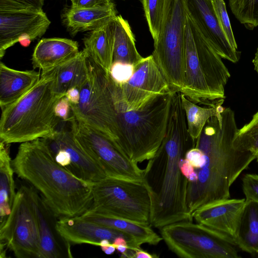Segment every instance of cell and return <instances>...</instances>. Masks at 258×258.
<instances>
[{"instance_id": "obj_3", "label": "cell", "mask_w": 258, "mask_h": 258, "mask_svg": "<svg viewBox=\"0 0 258 258\" xmlns=\"http://www.w3.org/2000/svg\"><path fill=\"white\" fill-rule=\"evenodd\" d=\"M12 164L58 218L81 216L90 207L93 185L58 164L44 139L21 143Z\"/></svg>"}, {"instance_id": "obj_4", "label": "cell", "mask_w": 258, "mask_h": 258, "mask_svg": "<svg viewBox=\"0 0 258 258\" xmlns=\"http://www.w3.org/2000/svg\"><path fill=\"white\" fill-rule=\"evenodd\" d=\"M55 67L42 71L39 81L21 98L2 110L0 139L7 144L47 139L58 131L54 108L63 94L57 92Z\"/></svg>"}, {"instance_id": "obj_42", "label": "cell", "mask_w": 258, "mask_h": 258, "mask_svg": "<svg viewBox=\"0 0 258 258\" xmlns=\"http://www.w3.org/2000/svg\"><path fill=\"white\" fill-rule=\"evenodd\" d=\"M101 248L105 254L108 255L113 254L116 250L115 245L112 243L107 246L102 247Z\"/></svg>"}, {"instance_id": "obj_15", "label": "cell", "mask_w": 258, "mask_h": 258, "mask_svg": "<svg viewBox=\"0 0 258 258\" xmlns=\"http://www.w3.org/2000/svg\"><path fill=\"white\" fill-rule=\"evenodd\" d=\"M28 192L37 218L41 250V258L72 257L71 244L58 232V218L32 186Z\"/></svg>"}, {"instance_id": "obj_22", "label": "cell", "mask_w": 258, "mask_h": 258, "mask_svg": "<svg viewBox=\"0 0 258 258\" xmlns=\"http://www.w3.org/2000/svg\"><path fill=\"white\" fill-rule=\"evenodd\" d=\"M41 74L34 70L19 71L0 63V106L1 109L14 103L28 92L40 80Z\"/></svg>"}, {"instance_id": "obj_30", "label": "cell", "mask_w": 258, "mask_h": 258, "mask_svg": "<svg viewBox=\"0 0 258 258\" xmlns=\"http://www.w3.org/2000/svg\"><path fill=\"white\" fill-rule=\"evenodd\" d=\"M235 18L248 29L258 26V0H228Z\"/></svg>"}, {"instance_id": "obj_21", "label": "cell", "mask_w": 258, "mask_h": 258, "mask_svg": "<svg viewBox=\"0 0 258 258\" xmlns=\"http://www.w3.org/2000/svg\"><path fill=\"white\" fill-rule=\"evenodd\" d=\"M112 2L99 6L75 8L71 7L63 15V22L72 35L79 32L92 31L109 23L116 16Z\"/></svg>"}, {"instance_id": "obj_28", "label": "cell", "mask_w": 258, "mask_h": 258, "mask_svg": "<svg viewBox=\"0 0 258 258\" xmlns=\"http://www.w3.org/2000/svg\"><path fill=\"white\" fill-rule=\"evenodd\" d=\"M181 102L184 110L187 130L192 139L196 140L200 135L208 119L221 114L224 99L218 100L209 105L201 107L190 101L181 93Z\"/></svg>"}, {"instance_id": "obj_25", "label": "cell", "mask_w": 258, "mask_h": 258, "mask_svg": "<svg viewBox=\"0 0 258 258\" xmlns=\"http://www.w3.org/2000/svg\"><path fill=\"white\" fill-rule=\"evenodd\" d=\"M234 242L245 252L258 253V202L245 201L237 222Z\"/></svg>"}, {"instance_id": "obj_20", "label": "cell", "mask_w": 258, "mask_h": 258, "mask_svg": "<svg viewBox=\"0 0 258 258\" xmlns=\"http://www.w3.org/2000/svg\"><path fill=\"white\" fill-rule=\"evenodd\" d=\"M77 41L62 38H43L35 46L32 57L34 69L42 71L56 67L79 52Z\"/></svg>"}, {"instance_id": "obj_23", "label": "cell", "mask_w": 258, "mask_h": 258, "mask_svg": "<svg viewBox=\"0 0 258 258\" xmlns=\"http://www.w3.org/2000/svg\"><path fill=\"white\" fill-rule=\"evenodd\" d=\"M111 21L91 31L84 40L83 49L88 57L109 75L114 48Z\"/></svg>"}, {"instance_id": "obj_9", "label": "cell", "mask_w": 258, "mask_h": 258, "mask_svg": "<svg viewBox=\"0 0 258 258\" xmlns=\"http://www.w3.org/2000/svg\"><path fill=\"white\" fill-rule=\"evenodd\" d=\"M168 248L185 258H237L233 240L202 224L182 221L160 229Z\"/></svg>"}, {"instance_id": "obj_1", "label": "cell", "mask_w": 258, "mask_h": 258, "mask_svg": "<svg viewBox=\"0 0 258 258\" xmlns=\"http://www.w3.org/2000/svg\"><path fill=\"white\" fill-rule=\"evenodd\" d=\"M195 145L187 130L181 95L175 94L165 138L144 171L151 200V226L160 229L177 222L193 221L187 205L188 180L181 172V162Z\"/></svg>"}, {"instance_id": "obj_18", "label": "cell", "mask_w": 258, "mask_h": 258, "mask_svg": "<svg viewBox=\"0 0 258 258\" xmlns=\"http://www.w3.org/2000/svg\"><path fill=\"white\" fill-rule=\"evenodd\" d=\"M56 227L61 236L70 244H90L99 246L102 240L107 239L112 243L119 236L124 237L129 244L128 237L121 232L80 216L58 218Z\"/></svg>"}, {"instance_id": "obj_44", "label": "cell", "mask_w": 258, "mask_h": 258, "mask_svg": "<svg viewBox=\"0 0 258 258\" xmlns=\"http://www.w3.org/2000/svg\"><path fill=\"white\" fill-rule=\"evenodd\" d=\"M256 159V160H257V163H258V155H257Z\"/></svg>"}, {"instance_id": "obj_6", "label": "cell", "mask_w": 258, "mask_h": 258, "mask_svg": "<svg viewBox=\"0 0 258 258\" xmlns=\"http://www.w3.org/2000/svg\"><path fill=\"white\" fill-rule=\"evenodd\" d=\"M87 66L88 77L80 90L79 102L71 105L73 116L117 147V110L111 79L88 57Z\"/></svg>"}, {"instance_id": "obj_38", "label": "cell", "mask_w": 258, "mask_h": 258, "mask_svg": "<svg viewBox=\"0 0 258 258\" xmlns=\"http://www.w3.org/2000/svg\"><path fill=\"white\" fill-rule=\"evenodd\" d=\"M71 7L75 8H89L107 4L112 0H71Z\"/></svg>"}, {"instance_id": "obj_29", "label": "cell", "mask_w": 258, "mask_h": 258, "mask_svg": "<svg viewBox=\"0 0 258 258\" xmlns=\"http://www.w3.org/2000/svg\"><path fill=\"white\" fill-rule=\"evenodd\" d=\"M234 148L258 155V110L250 121L238 129L233 140Z\"/></svg>"}, {"instance_id": "obj_39", "label": "cell", "mask_w": 258, "mask_h": 258, "mask_svg": "<svg viewBox=\"0 0 258 258\" xmlns=\"http://www.w3.org/2000/svg\"><path fill=\"white\" fill-rule=\"evenodd\" d=\"M65 96L68 99L70 105H77L80 100V90L76 87L71 88L66 92Z\"/></svg>"}, {"instance_id": "obj_43", "label": "cell", "mask_w": 258, "mask_h": 258, "mask_svg": "<svg viewBox=\"0 0 258 258\" xmlns=\"http://www.w3.org/2000/svg\"><path fill=\"white\" fill-rule=\"evenodd\" d=\"M252 63L253 64L254 69L258 75V47L252 60Z\"/></svg>"}, {"instance_id": "obj_40", "label": "cell", "mask_w": 258, "mask_h": 258, "mask_svg": "<svg viewBox=\"0 0 258 258\" xmlns=\"http://www.w3.org/2000/svg\"><path fill=\"white\" fill-rule=\"evenodd\" d=\"M181 170L183 175L187 178L195 171L194 167L185 158L181 162Z\"/></svg>"}, {"instance_id": "obj_11", "label": "cell", "mask_w": 258, "mask_h": 258, "mask_svg": "<svg viewBox=\"0 0 258 258\" xmlns=\"http://www.w3.org/2000/svg\"><path fill=\"white\" fill-rule=\"evenodd\" d=\"M68 121L77 141L104 171L107 177L143 180L144 169L130 160L111 141L78 121L73 115Z\"/></svg>"}, {"instance_id": "obj_31", "label": "cell", "mask_w": 258, "mask_h": 258, "mask_svg": "<svg viewBox=\"0 0 258 258\" xmlns=\"http://www.w3.org/2000/svg\"><path fill=\"white\" fill-rule=\"evenodd\" d=\"M167 0H141L152 37L155 42L161 30Z\"/></svg>"}, {"instance_id": "obj_34", "label": "cell", "mask_w": 258, "mask_h": 258, "mask_svg": "<svg viewBox=\"0 0 258 258\" xmlns=\"http://www.w3.org/2000/svg\"><path fill=\"white\" fill-rule=\"evenodd\" d=\"M134 66L120 62L113 63L109 73V76L117 85H120L128 80L134 72Z\"/></svg>"}, {"instance_id": "obj_12", "label": "cell", "mask_w": 258, "mask_h": 258, "mask_svg": "<svg viewBox=\"0 0 258 258\" xmlns=\"http://www.w3.org/2000/svg\"><path fill=\"white\" fill-rule=\"evenodd\" d=\"M134 67L131 77L122 84H116L111 78L116 109L138 110L155 97L173 91L152 54Z\"/></svg>"}, {"instance_id": "obj_36", "label": "cell", "mask_w": 258, "mask_h": 258, "mask_svg": "<svg viewBox=\"0 0 258 258\" xmlns=\"http://www.w3.org/2000/svg\"><path fill=\"white\" fill-rule=\"evenodd\" d=\"M71 110L70 103L66 96L62 97L57 102L54 108L56 115L63 121L69 120Z\"/></svg>"}, {"instance_id": "obj_45", "label": "cell", "mask_w": 258, "mask_h": 258, "mask_svg": "<svg viewBox=\"0 0 258 258\" xmlns=\"http://www.w3.org/2000/svg\"><path fill=\"white\" fill-rule=\"evenodd\" d=\"M70 1H71V0H70Z\"/></svg>"}, {"instance_id": "obj_16", "label": "cell", "mask_w": 258, "mask_h": 258, "mask_svg": "<svg viewBox=\"0 0 258 258\" xmlns=\"http://www.w3.org/2000/svg\"><path fill=\"white\" fill-rule=\"evenodd\" d=\"M43 139L51 151L63 149L68 153L70 166L68 170L77 177L93 185L107 177L78 143L71 129H58L51 137Z\"/></svg>"}, {"instance_id": "obj_32", "label": "cell", "mask_w": 258, "mask_h": 258, "mask_svg": "<svg viewBox=\"0 0 258 258\" xmlns=\"http://www.w3.org/2000/svg\"><path fill=\"white\" fill-rule=\"evenodd\" d=\"M220 26L231 46L238 50L224 0H212Z\"/></svg>"}, {"instance_id": "obj_7", "label": "cell", "mask_w": 258, "mask_h": 258, "mask_svg": "<svg viewBox=\"0 0 258 258\" xmlns=\"http://www.w3.org/2000/svg\"><path fill=\"white\" fill-rule=\"evenodd\" d=\"M92 197L88 212L150 225L151 200L144 180L107 177L93 184Z\"/></svg>"}, {"instance_id": "obj_14", "label": "cell", "mask_w": 258, "mask_h": 258, "mask_svg": "<svg viewBox=\"0 0 258 258\" xmlns=\"http://www.w3.org/2000/svg\"><path fill=\"white\" fill-rule=\"evenodd\" d=\"M186 11L201 33L222 58L237 62L240 51L234 49L224 34L212 0H185Z\"/></svg>"}, {"instance_id": "obj_19", "label": "cell", "mask_w": 258, "mask_h": 258, "mask_svg": "<svg viewBox=\"0 0 258 258\" xmlns=\"http://www.w3.org/2000/svg\"><path fill=\"white\" fill-rule=\"evenodd\" d=\"M80 217L121 232L128 237L129 249L131 250L140 247L145 243L156 245L163 240L161 235H158L150 224L88 211Z\"/></svg>"}, {"instance_id": "obj_13", "label": "cell", "mask_w": 258, "mask_h": 258, "mask_svg": "<svg viewBox=\"0 0 258 258\" xmlns=\"http://www.w3.org/2000/svg\"><path fill=\"white\" fill-rule=\"evenodd\" d=\"M50 24L41 11H0V58L6 50L24 39L33 41L44 35Z\"/></svg>"}, {"instance_id": "obj_26", "label": "cell", "mask_w": 258, "mask_h": 258, "mask_svg": "<svg viewBox=\"0 0 258 258\" xmlns=\"http://www.w3.org/2000/svg\"><path fill=\"white\" fill-rule=\"evenodd\" d=\"M87 57L83 50L73 58L55 67L58 92L65 95L73 87L80 90L88 77Z\"/></svg>"}, {"instance_id": "obj_24", "label": "cell", "mask_w": 258, "mask_h": 258, "mask_svg": "<svg viewBox=\"0 0 258 258\" xmlns=\"http://www.w3.org/2000/svg\"><path fill=\"white\" fill-rule=\"evenodd\" d=\"M114 41L113 63L135 66L143 58L138 51L136 40L128 21L121 15L111 22Z\"/></svg>"}, {"instance_id": "obj_17", "label": "cell", "mask_w": 258, "mask_h": 258, "mask_svg": "<svg viewBox=\"0 0 258 258\" xmlns=\"http://www.w3.org/2000/svg\"><path fill=\"white\" fill-rule=\"evenodd\" d=\"M245 203V199L219 200L196 210L192 216L197 223L222 233L234 242L237 222Z\"/></svg>"}, {"instance_id": "obj_33", "label": "cell", "mask_w": 258, "mask_h": 258, "mask_svg": "<svg viewBox=\"0 0 258 258\" xmlns=\"http://www.w3.org/2000/svg\"><path fill=\"white\" fill-rule=\"evenodd\" d=\"M44 0H0V11H41Z\"/></svg>"}, {"instance_id": "obj_35", "label": "cell", "mask_w": 258, "mask_h": 258, "mask_svg": "<svg viewBox=\"0 0 258 258\" xmlns=\"http://www.w3.org/2000/svg\"><path fill=\"white\" fill-rule=\"evenodd\" d=\"M242 187L245 201L258 202V174H246L244 175Z\"/></svg>"}, {"instance_id": "obj_2", "label": "cell", "mask_w": 258, "mask_h": 258, "mask_svg": "<svg viewBox=\"0 0 258 258\" xmlns=\"http://www.w3.org/2000/svg\"><path fill=\"white\" fill-rule=\"evenodd\" d=\"M238 130L234 112L227 107L208 119L196 140L195 147L202 152L203 159L194 169L196 179L187 184V205L191 216L207 205L230 198L232 184L256 158L249 152L234 148Z\"/></svg>"}, {"instance_id": "obj_37", "label": "cell", "mask_w": 258, "mask_h": 258, "mask_svg": "<svg viewBox=\"0 0 258 258\" xmlns=\"http://www.w3.org/2000/svg\"><path fill=\"white\" fill-rule=\"evenodd\" d=\"M185 158L189 162L194 169H196L201 163L203 159V153L199 149L194 147L186 152Z\"/></svg>"}, {"instance_id": "obj_8", "label": "cell", "mask_w": 258, "mask_h": 258, "mask_svg": "<svg viewBox=\"0 0 258 258\" xmlns=\"http://www.w3.org/2000/svg\"><path fill=\"white\" fill-rule=\"evenodd\" d=\"M186 14L185 0H167L152 54L171 90L177 92L181 91L184 83Z\"/></svg>"}, {"instance_id": "obj_41", "label": "cell", "mask_w": 258, "mask_h": 258, "mask_svg": "<svg viewBox=\"0 0 258 258\" xmlns=\"http://www.w3.org/2000/svg\"><path fill=\"white\" fill-rule=\"evenodd\" d=\"M133 257L136 258H156L158 256L155 254H151L147 251L143 250L141 247L133 249Z\"/></svg>"}, {"instance_id": "obj_10", "label": "cell", "mask_w": 258, "mask_h": 258, "mask_svg": "<svg viewBox=\"0 0 258 258\" xmlns=\"http://www.w3.org/2000/svg\"><path fill=\"white\" fill-rule=\"evenodd\" d=\"M0 240L18 258H41L40 237L28 186L17 190L11 212L1 223Z\"/></svg>"}, {"instance_id": "obj_5", "label": "cell", "mask_w": 258, "mask_h": 258, "mask_svg": "<svg viewBox=\"0 0 258 258\" xmlns=\"http://www.w3.org/2000/svg\"><path fill=\"white\" fill-rule=\"evenodd\" d=\"M151 99L138 110H117V146L134 162L154 157L165 138L173 92Z\"/></svg>"}, {"instance_id": "obj_27", "label": "cell", "mask_w": 258, "mask_h": 258, "mask_svg": "<svg viewBox=\"0 0 258 258\" xmlns=\"http://www.w3.org/2000/svg\"><path fill=\"white\" fill-rule=\"evenodd\" d=\"M0 143V215L1 223L10 215L15 198L14 171L10 156L9 146Z\"/></svg>"}]
</instances>
